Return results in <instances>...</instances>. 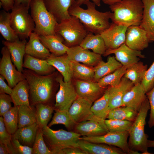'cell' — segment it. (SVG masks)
Returning <instances> with one entry per match:
<instances>
[{"mask_svg": "<svg viewBox=\"0 0 154 154\" xmlns=\"http://www.w3.org/2000/svg\"><path fill=\"white\" fill-rule=\"evenodd\" d=\"M12 135L6 129L3 121L2 116L0 117V143L6 145L10 154H17L12 142Z\"/></svg>", "mask_w": 154, "mask_h": 154, "instance_id": "cell-45", "label": "cell"}, {"mask_svg": "<svg viewBox=\"0 0 154 154\" xmlns=\"http://www.w3.org/2000/svg\"><path fill=\"white\" fill-rule=\"evenodd\" d=\"M30 7L15 4L10 13L12 28L20 40H26L35 29V24L28 13Z\"/></svg>", "mask_w": 154, "mask_h": 154, "instance_id": "cell-8", "label": "cell"}, {"mask_svg": "<svg viewBox=\"0 0 154 154\" xmlns=\"http://www.w3.org/2000/svg\"><path fill=\"white\" fill-rule=\"evenodd\" d=\"M138 112L132 108L122 106L111 110L108 116V119L126 120L134 121Z\"/></svg>", "mask_w": 154, "mask_h": 154, "instance_id": "cell-39", "label": "cell"}, {"mask_svg": "<svg viewBox=\"0 0 154 154\" xmlns=\"http://www.w3.org/2000/svg\"><path fill=\"white\" fill-rule=\"evenodd\" d=\"M128 27L112 22L111 23L109 27L100 34L106 50L117 48L125 43Z\"/></svg>", "mask_w": 154, "mask_h": 154, "instance_id": "cell-12", "label": "cell"}, {"mask_svg": "<svg viewBox=\"0 0 154 154\" xmlns=\"http://www.w3.org/2000/svg\"><path fill=\"white\" fill-rule=\"evenodd\" d=\"M55 32L63 38L64 44L68 48L79 45L88 32L80 20L72 15L58 23Z\"/></svg>", "mask_w": 154, "mask_h": 154, "instance_id": "cell-6", "label": "cell"}, {"mask_svg": "<svg viewBox=\"0 0 154 154\" xmlns=\"http://www.w3.org/2000/svg\"><path fill=\"white\" fill-rule=\"evenodd\" d=\"M11 96L6 94H0V116H2L13 107Z\"/></svg>", "mask_w": 154, "mask_h": 154, "instance_id": "cell-47", "label": "cell"}, {"mask_svg": "<svg viewBox=\"0 0 154 154\" xmlns=\"http://www.w3.org/2000/svg\"><path fill=\"white\" fill-rule=\"evenodd\" d=\"M83 4L87 6L86 9L81 7L76 1L69 9V15L78 19L88 32L101 34L110 26L112 13L99 11L96 4L89 0H85Z\"/></svg>", "mask_w": 154, "mask_h": 154, "instance_id": "cell-2", "label": "cell"}, {"mask_svg": "<svg viewBox=\"0 0 154 154\" xmlns=\"http://www.w3.org/2000/svg\"><path fill=\"white\" fill-rule=\"evenodd\" d=\"M47 10L54 16L58 23L69 18L70 7L76 0H43Z\"/></svg>", "mask_w": 154, "mask_h": 154, "instance_id": "cell-22", "label": "cell"}, {"mask_svg": "<svg viewBox=\"0 0 154 154\" xmlns=\"http://www.w3.org/2000/svg\"><path fill=\"white\" fill-rule=\"evenodd\" d=\"M5 78L0 75V94H6L11 95L13 89L5 82Z\"/></svg>", "mask_w": 154, "mask_h": 154, "instance_id": "cell-51", "label": "cell"}, {"mask_svg": "<svg viewBox=\"0 0 154 154\" xmlns=\"http://www.w3.org/2000/svg\"><path fill=\"white\" fill-rule=\"evenodd\" d=\"M0 32L7 41L13 42L20 39L11 27L10 13L4 10L0 13Z\"/></svg>", "mask_w": 154, "mask_h": 154, "instance_id": "cell-33", "label": "cell"}, {"mask_svg": "<svg viewBox=\"0 0 154 154\" xmlns=\"http://www.w3.org/2000/svg\"><path fill=\"white\" fill-rule=\"evenodd\" d=\"M143 5L140 26L147 33L151 41L154 40V0H141Z\"/></svg>", "mask_w": 154, "mask_h": 154, "instance_id": "cell-26", "label": "cell"}, {"mask_svg": "<svg viewBox=\"0 0 154 154\" xmlns=\"http://www.w3.org/2000/svg\"><path fill=\"white\" fill-rule=\"evenodd\" d=\"M0 154H10L7 146L1 143H0Z\"/></svg>", "mask_w": 154, "mask_h": 154, "instance_id": "cell-53", "label": "cell"}, {"mask_svg": "<svg viewBox=\"0 0 154 154\" xmlns=\"http://www.w3.org/2000/svg\"><path fill=\"white\" fill-rule=\"evenodd\" d=\"M36 108V123L41 128L47 125L54 110V106L42 104H38L35 106Z\"/></svg>", "mask_w": 154, "mask_h": 154, "instance_id": "cell-38", "label": "cell"}, {"mask_svg": "<svg viewBox=\"0 0 154 154\" xmlns=\"http://www.w3.org/2000/svg\"><path fill=\"white\" fill-rule=\"evenodd\" d=\"M5 127L8 133L13 134L18 129V107L14 106L2 116Z\"/></svg>", "mask_w": 154, "mask_h": 154, "instance_id": "cell-41", "label": "cell"}, {"mask_svg": "<svg viewBox=\"0 0 154 154\" xmlns=\"http://www.w3.org/2000/svg\"><path fill=\"white\" fill-rule=\"evenodd\" d=\"M31 0H14L15 4H22L30 7V4Z\"/></svg>", "mask_w": 154, "mask_h": 154, "instance_id": "cell-54", "label": "cell"}, {"mask_svg": "<svg viewBox=\"0 0 154 154\" xmlns=\"http://www.w3.org/2000/svg\"><path fill=\"white\" fill-rule=\"evenodd\" d=\"M129 136L128 131L120 132L109 131L103 135L94 137L82 136L80 137V139L91 142L103 143L115 146L122 149L126 154H140L130 148L127 142Z\"/></svg>", "mask_w": 154, "mask_h": 154, "instance_id": "cell-10", "label": "cell"}, {"mask_svg": "<svg viewBox=\"0 0 154 154\" xmlns=\"http://www.w3.org/2000/svg\"><path fill=\"white\" fill-rule=\"evenodd\" d=\"M1 52L2 57L0 61V74L5 78L9 86L13 89L19 82L25 78L23 72L16 70L12 64L7 48L4 46L1 48Z\"/></svg>", "mask_w": 154, "mask_h": 154, "instance_id": "cell-11", "label": "cell"}, {"mask_svg": "<svg viewBox=\"0 0 154 154\" xmlns=\"http://www.w3.org/2000/svg\"><path fill=\"white\" fill-rule=\"evenodd\" d=\"M12 142L17 154H33V148L23 145L12 137Z\"/></svg>", "mask_w": 154, "mask_h": 154, "instance_id": "cell-49", "label": "cell"}, {"mask_svg": "<svg viewBox=\"0 0 154 154\" xmlns=\"http://www.w3.org/2000/svg\"><path fill=\"white\" fill-rule=\"evenodd\" d=\"M31 106V107L24 105L18 106V128L36 122L35 107V106Z\"/></svg>", "mask_w": 154, "mask_h": 154, "instance_id": "cell-36", "label": "cell"}, {"mask_svg": "<svg viewBox=\"0 0 154 154\" xmlns=\"http://www.w3.org/2000/svg\"><path fill=\"white\" fill-rule=\"evenodd\" d=\"M91 110L95 116L104 119L107 118L110 110L109 106V94L108 88L103 95L94 102Z\"/></svg>", "mask_w": 154, "mask_h": 154, "instance_id": "cell-35", "label": "cell"}, {"mask_svg": "<svg viewBox=\"0 0 154 154\" xmlns=\"http://www.w3.org/2000/svg\"><path fill=\"white\" fill-rule=\"evenodd\" d=\"M52 152V154H87L79 147H68Z\"/></svg>", "mask_w": 154, "mask_h": 154, "instance_id": "cell-50", "label": "cell"}, {"mask_svg": "<svg viewBox=\"0 0 154 154\" xmlns=\"http://www.w3.org/2000/svg\"><path fill=\"white\" fill-rule=\"evenodd\" d=\"M29 37L26 44L25 54L38 59L46 60L51 53L42 43L39 35L33 32Z\"/></svg>", "mask_w": 154, "mask_h": 154, "instance_id": "cell-25", "label": "cell"}, {"mask_svg": "<svg viewBox=\"0 0 154 154\" xmlns=\"http://www.w3.org/2000/svg\"><path fill=\"white\" fill-rule=\"evenodd\" d=\"M147 70V65L139 61L130 66L127 68L123 76L130 80L135 85L141 83Z\"/></svg>", "mask_w": 154, "mask_h": 154, "instance_id": "cell-34", "label": "cell"}, {"mask_svg": "<svg viewBox=\"0 0 154 154\" xmlns=\"http://www.w3.org/2000/svg\"><path fill=\"white\" fill-rule=\"evenodd\" d=\"M129 66H122L113 72L103 77L97 82L102 87H115L118 85Z\"/></svg>", "mask_w": 154, "mask_h": 154, "instance_id": "cell-40", "label": "cell"}, {"mask_svg": "<svg viewBox=\"0 0 154 154\" xmlns=\"http://www.w3.org/2000/svg\"><path fill=\"white\" fill-rule=\"evenodd\" d=\"M46 60L59 72L64 82H68L72 80L73 77L72 62L66 53L59 56L51 53Z\"/></svg>", "mask_w": 154, "mask_h": 154, "instance_id": "cell-24", "label": "cell"}, {"mask_svg": "<svg viewBox=\"0 0 154 154\" xmlns=\"http://www.w3.org/2000/svg\"><path fill=\"white\" fill-rule=\"evenodd\" d=\"M147 146L148 147H154V140H148Z\"/></svg>", "mask_w": 154, "mask_h": 154, "instance_id": "cell-57", "label": "cell"}, {"mask_svg": "<svg viewBox=\"0 0 154 154\" xmlns=\"http://www.w3.org/2000/svg\"><path fill=\"white\" fill-rule=\"evenodd\" d=\"M93 103L78 97L68 110L71 117L76 123L91 119L95 117L91 108Z\"/></svg>", "mask_w": 154, "mask_h": 154, "instance_id": "cell-17", "label": "cell"}, {"mask_svg": "<svg viewBox=\"0 0 154 154\" xmlns=\"http://www.w3.org/2000/svg\"><path fill=\"white\" fill-rule=\"evenodd\" d=\"M77 142L79 147L87 154H126L120 148L112 145L91 142L80 139Z\"/></svg>", "mask_w": 154, "mask_h": 154, "instance_id": "cell-20", "label": "cell"}, {"mask_svg": "<svg viewBox=\"0 0 154 154\" xmlns=\"http://www.w3.org/2000/svg\"><path fill=\"white\" fill-rule=\"evenodd\" d=\"M75 88L78 97L93 103L101 97L108 87L101 86L98 82L76 80Z\"/></svg>", "mask_w": 154, "mask_h": 154, "instance_id": "cell-15", "label": "cell"}, {"mask_svg": "<svg viewBox=\"0 0 154 154\" xmlns=\"http://www.w3.org/2000/svg\"><path fill=\"white\" fill-rule=\"evenodd\" d=\"M151 42L147 32L139 25L127 27L125 43L130 48L141 51L147 48Z\"/></svg>", "mask_w": 154, "mask_h": 154, "instance_id": "cell-13", "label": "cell"}, {"mask_svg": "<svg viewBox=\"0 0 154 154\" xmlns=\"http://www.w3.org/2000/svg\"><path fill=\"white\" fill-rule=\"evenodd\" d=\"M51 122L47 125L50 127L57 124H62L68 129L74 127L76 123L73 121L68 110L56 111Z\"/></svg>", "mask_w": 154, "mask_h": 154, "instance_id": "cell-42", "label": "cell"}, {"mask_svg": "<svg viewBox=\"0 0 154 154\" xmlns=\"http://www.w3.org/2000/svg\"><path fill=\"white\" fill-rule=\"evenodd\" d=\"M22 72L29 85L31 105L38 104L52 105L51 101L56 88L59 86L56 80L58 73L42 75L28 69L23 70Z\"/></svg>", "mask_w": 154, "mask_h": 154, "instance_id": "cell-1", "label": "cell"}, {"mask_svg": "<svg viewBox=\"0 0 154 154\" xmlns=\"http://www.w3.org/2000/svg\"><path fill=\"white\" fill-rule=\"evenodd\" d=\"M32 148L33 154H52L44 143L42 128L39 127Z\"/></svg>", "mask_w": 154, "mask_h": 154, "instance_id": "cell-44", "label": "cell"}, {"mask_svg": "<svg viewBox=\"0 0 154 154\" xmlns=\"http://www.w3.org/2000/svg\"><path fill=\"white\" fill-rule=\"evenodd\" d=\"M39 37L42 43L51 54L59 56L66 53L69 48L64 44L63 38L59 35L56 33L52 35H40Z\"/></svg>", "mask_w": 154, "mask_h": 154, "instance_id": "cell-28", "label": "cell"}, {"mask_svg": "<svg viewBox=\"0 0 154 154\" xmlns=\"http://www.w3.org/2000/svg\"><path fill=\"white\" fill-rule=\"evenodd\" d=\"M11 96L14 106L24 105L31 107L29 101V89L26 79L19 82L13 89Z\"/></svg>", "mask_w": 154, "mask_h": 154, "instance_id": "cell-30", "label": "cell"}, {"mask_svg": "<svg viewBox=\"0 0 154 154\" xmlns=\"http://www.w3.org/2000/svg\"><path fill=\"white\" fill-rule=\"evenodd\" d=\"M30 8L35 25L34 32L39 36L56 34L55 29L58 23L47 10L43 0H31Z\"/></svg>", "mask_w": 154, "mask_h": 154, "instance_id": "cell-5", "label": "cell"}, {"mask_svg": "<svg viewBox=\"0 0 154 154\" xmlns=\"http://www.w3.org/2000/svg\"><path fill=\"white\" fill-rule=\"evenodd\" d=\"M79 45L101 55L104 54L106 50L105 42L100 34H95L91 32H88Z\"/></svg>", "mask_w": 154, "mask_h": 154, "instance_id": "cell-32", "label": "cell"}, {"mask_svg": "<svg viewBox=\"0 0 154 154\" xmlns=\"http://www.w3.org/2000/svg\"><path fill=\"white\" fill-rule=\"evenodd\" d=\"M153 41L154 42V40ZM141 84L146 93L154 86V61L149 68L147 69Z\"/></svg>", "mask_w": 154, "mask_h": 154, "instance_id": "cell-46", "label": "cell"}, {"mask_svg": "<svg viewBox=\"0 0 154 154\" xmlns=\"http://www.w3.org/2000/svg\"><path fill=\"white\" fill-rule=\"evenodd\" d=\"M73 76L76 80L94 81V72L93 67L71 61Z\"/></svg>", "mask_w": 154, "mask_h": 154, "instance_id": "cell-37", "label": "cell"}, {"mask_svg": "<svg viewBox=\"0 0 154 154\" xmlns=\"http://www.w3.org/2000/svg\"><path fill=\"white\" fill-rule=\"evenodd\" d=\"M38 128L36 122L18 128L12 137L17 139L21 144L33 147Z\"/></svg>", "mask_w": 154, "mask_h": 154, "instance_id": "cell-29", "label": "cell"}, {"mask_svg": "<svg viewBox=\"0 0 154 154\" xmlns=\"http://www.w3.org/2000/svg\"><path fill=\"white\" fill-rule=\"evenodd\" d=\"M85 0H76L77 3L79 6H80L84 4ZM96 5L100 7L101 6V0H92Z\"/></svg>", "mask_w": 154, "mask_h": 154, "instance_id": "cell-55", "label": "cell"}, {"mask_svg": "<svg viewBox=\"0 0 154 154\" xmlns=\"http://www.w3.org/2000/svg\"><path fill=\"white\" fill-rule=\"evenodd\" d=\"M66 53L70 61L81 62L92 67L95 66L102 60L101 55L84 48L80 45L69 48Z\"/></svg>", "mask_w": 154, "mask_h": 154, "instance_id": "cell-18", "label": "cell"}, {"mask_svg": "<svg viewBox=\"0 0 154 154\" xmlns=\"http://www.w3.org/2000/svg\"><path fill=\"white\" fill-rule=\"evenodd\" d=\"M2 43L8 48L11 54L12 62L19 71L23 70V58L25 54V48L27 43L26 40H18L13 42L3 40Z\"/></svg>", "mask_w": 154, "mask_h": 154, "instance_id": "cell-23", "label": "cell"}, {"mask_svg": "<svg viewBox=\"0 0 154 154\" xmlns=\"http://www.w3.org/2000/svg\"><path fill=\"white\" fill-rule=\"evenodd\" d=\"M56 80L59 83V88L55 96L54 110L55 111H68L78 97L75 87L72 80L68 82H64L61 74H58Z\"/></svg>", "mask_w": 154, "mask_h": 154, "instance_id": "cell-9", "label": "cell"}, {"mask_svg": "<svg viewBox=\"0 0 154 154\" xmlns=\"http://www.w3.org/2000/svg\"><path fill=\"white\" fill-rule=\"evenodd\" d=\"M150 104V112L149 121L148 122L149 127L154 126V86L146 93Z\"/></svg>", "mask_w": 154, "mask_h": 154, "instance_id": "cell-48", "label": "cell"}, {"mask_svg": "<svg viewBox=\"0 0 154 154\" xmlns=\"http://www.w3.org/2000/svg\"><path fill=\"white\" fill-rule=\"evenodd\" d=\"M112 22L127 26L139 25L143 5L141 0H123L109 6Z\"/></svg>", "mask_w": 154, "mask_h": 154, "instance_id": "cell-3", "label": "cell"}, {"mask_svg": "<svg viewBox=\"0 0 154 154\" xmlns=\"http://www.w3.org/2000/svg\"><path fill=\"white\" fill-rule=\"evenodd\" d=\"M133 83L124 77L117 86L108 87L109 94V106L110 110L122 106V99L125 94L134 86Z\"/></svg>", "mask_w": 154, "mask_h": 154, "instance_id": "cell-19", "label": "cell"}, {"mask_svg": "<svg viewBox=\"0 0 154 154\" xmlns=\"http://www.w3.org/2000/svg\"><path fill=\"white\" fill-rule=\"evenodd\" d=\"M105 123L109 131L120 132L128 131L133 124V121L126 120L108 119Z\"/></svg>", "mask_w": 154, "mask_h": 154, "instance_id": "cell-43", "label": "cell"}, {"mask_svg": "<svg viewBox=\"0 0 154 154\" xmlns=\"http://www.w3.org/2000/svg\"><path fill=\"white\" fill-rule=\"evenodd\" d=\"M122 66L115 56L109 55L106 62L102 60L93 67L94 72V81L97 82L101 78L113 72Z\"/></svg>", "mask_w": 154, "mask_h": 154, "instance_id": "cell-31", "label": "cell"}, {"mask_svg": "<svg viewBox=\"0 0 154 154\" xmlns=\"http://www.w3.org/2000/svg\"><path fill=\"white\" fill-rule=\"evenodd\" d=\"M23 67L42 75L49 74L54 72L55 68L46 60L38 59L25 54Z\"/></svg>", "mask_w": 154, "mask_h": 154, "instance_id": "cell-27", "label": "cell"}, {"mask_svg": "<svg viewBox=\"0 0 154 154\" xmlns=\"http://www.w3.org/2000/svg\"><path fill=\"white\" fill-rule=\"evenodd\" d=\"M0 6L5 11L9 12L13 8L15 5L14 0H0Z\"/></svg>", "mask_w": 154, "mask_h": 154, "instance_id": "cell-52", "label": "cell"}, {"mask_svg": "<svg viewBox=\"0 0 154 154\" xmlns=\"http://www.w3.org/2000/svg\"><path fill=\"white\" fill-rule=\"evenodd\" d=\"M105 4L109 6L123 0H102Z\"/></svg>", "mask_w": 154, "mask_h": 154, "instance_id": "cell-56", "label": "cell"}, {"mask_svg": "<svg viewBox=\"0 0 154 154\" xmlns=\"http://www.w3.org/2000/svg\"><path fill=\"white\" fill-rule=\"evenodd\" d=\"M104 119L96 116L93 118L76 124L75 132L81 136L94 137L107 133L109 130Z\"/></svg>", "mask_w": 154, "mask_h": 154, "instance_id": "cell-14", "label": "cell"}, {"mask_svg": "<svg viewBox=\"0 0 154 154\" xmlns=\"http://www.w3.org/2000/svg\"><path fill=\"white\" fill-rule=\"evenodd\" d=\"M150 109L149 102L147 98L143 102L136 117L128 131V144L131 149L141 152L143 154H150L148 151L147 138L145 133L144 127L148 110Z\"/></svg>", "mask_w": 154, "mask_h": 154, "instance_id": "cell-4", "label": "cell"}, {"mask_svg": "<svg viewBox=\"0 0 154 154\" xmlns=\"http://www.w3.org/2000/svg\"><path fill=\"white\" fill-rule=\"evenodd\" d=\"M147 98L145 90L139 83L134 85L125 94L122 100V106L130 107L138 112Z\"/></svg>", "mask_w": 154, "mask_h": 154, "instance_id": "cell-21", "label": "cell"}, {"mask_svg": "<svg viewBox=\"0 0 154 154\" xmlns=\"http://www.w3.org/2000/svg\"><path fill=\"white\" fill-rule=\"evenodd\" d=\"M44 140L52 151L68 147H79L78 141L81 135L61 129L54 130L47 125L42 128Z\"/></svg>", "mask_w": 154, "mask_h": 154, "instance_id": "cell-7", "label": "cell"}, {"mask_svg": "<svg viewBox=\"0 0 154 154\" xmlns=\"http://www.w3.org/2000/svg\"><path fill=\"white\" fill-rule=\"evenodd\" d=\"M112 54L115 55L116 60L122 66H129L139 61L140 58L145 57L141 51L131 49L125 43L117 48L106 50L103 55L106 56Z\"/></svg>", "mask_w": 154, "mask_h": 154, "instance_id": "cell-16", "label": "cell"}]
</instances>
